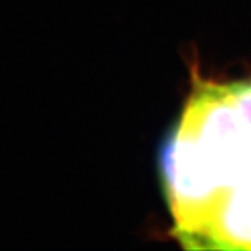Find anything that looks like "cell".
Instances as JSON below:
<instances>
[{"label": "cell", "instance_id": "cell-1", "mask_svg": "<svg viewBox=\"0 0 251 251\" xmlns=\"http://www.w3.org/2000/svg\"><path fill=\"white\" fill-rule=\"evenodd\" d=\"M159 173L183 248L251 250V80H195Z\"/></svg>", "mask_w": 251, "mask_h": 251}]
</instances>
